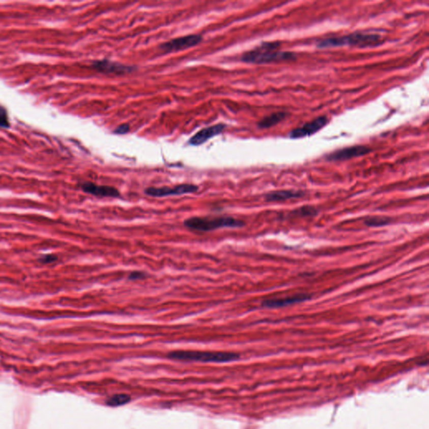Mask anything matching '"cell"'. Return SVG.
Returning <instances> with one entry per match:
<instances>
[{"instance_id":"3","label":"cell","mask_w":429,"mask_h":429,"mask_svg":"<svg viewBox=\"0 0 429 429\" xmlns=\"http://www.w3.org/2000/svg\"><path fill=\"white\" fill-rule=\"evenodd\" d=\"M185 227L198 232H211L221 228H239L244 221L231 216H194L184 221Z\"/></svg>"},{"instance_id":"11","label":"cell","mask_w":429,"mask_h":429,"mask_svg":"<svg viewBox=\"0 0 429 429\" xmlns=\"http://www.w3.org/2000/svg\"><path fill=\"white\" fill-rule=\"evenodd\" d=\"M226 125L224 124H215L207 128H203L197 132L192 138L189 140V145L193 146H199L207 142L209 139L218 136L225 130Z\"/></svg>"},{"instance_id":"12","label":"cell","mask_w":429,"mask_h":429,"mask_svg":"<svg viewBox=\"0 0 429 429\" xmlns=\"http://www.w3.org/2000/svg\"><path fill=\"white\" fill-rule=\"evenodd\" d=\"M81 189L84 192L93 194L94 196L109 198H118L120 196L119 190L107 185H98L94 183L84 182L81 185Z\"/></svg>"},{"instance_id":"7","label":"cell","mask_w":429,"mask_h":429,"mask_svg":"<svg viewBox=\"0 0 429 429\" xmlns=\"http://www.w3.org/2000/svg\"><path fill=\"white\" fill-rule=\"evenodd\" d=\"M199 190V186L193 184H181L175 187H149L145 190V194L152 197H166L170 195L191 194Z\"/></svg>"},{"instance_id":"17","label":"cell","mask_w":429,"mask_h":429,"mask_svg":"<svg viewBox=\"0 0 429 429\" xmlns=\"http://www.w3.org/2000/svg\"><path fill=\"white\" fill-rule=\"evenodd\" d=\"M294 211L300 216H314L318 213V211L313 207H304Z\"/></svg>"},{"instance_id":"18","label":"cell","mask_w":429,"mask_h":429,"mask_svg":"<svg viewBox=\"0 0 429 429\" xmlns=\"http://www.w3.org/2000/svg\"><path fill=\"white\" fill-rule=\"evenodd\" d=\"M10 121L8 117L7 111L3 107H0V127L4 128H10Z\"/></svg>"},{"instance_id":"1","label":"cell","mask_w":429,"mask_h":429,"mask_svg":"<svg viewBox=\"0 0 429 429\" xmlns=\"http://www.w3.org/2000/svg\"><path fill=\"white\" fill-rule=\"evenodd\" d=\"M280 45L279 41L263 42L252 50L245 52L241 57V61L248 64L263 65L297 59L296 53L277 50Z\"/></svg>"},{"instance_id":"13","label":"cell","mask_w":429,"mask_h":429,"mask_svg":"<svg viewBox=\"0 0 429 429\" xmlns=\"http://www.w3.org/2000/svg\"><path fill=\"white\" fill-rule=\"evenodd\" d=\"M305 194L301 190H277L266 194L265 199L268 202H285L288 199H299Z\"/></svg>"},{"instance_id":"15","label":"cell","mask_w":429,"mask_h":429,"mask_svg":"<svg viewBox=\"0 0 429 429\" xmlns=\"http://www.w3.org/2000/svg\"><path fill=\"white\" fill-rule=\"evenodd\" d=\"M390 222H391V219L388 218V217H382V216L370 217L365 221V225H368V226H371V227L383 226V225H388Z\"/></svg>"},{"instance_id":"5","label":"cell","mask_w":429,"mask_h":429,"mask_svg":"<svg viewBox=\"0 0 429 429\" xmlns=\"http://www.w3.org/2000/svg\"><path fill=\"white\" fill-rule=\"evenodd\" d=\"M203 41V36L201 35H188V36H181L178 38L172 39L167 42L162 43L159 45V49L165 53L177 52L181 50H187L190 48L194 47L195 45H199Z\"/></svg>"},{"instance_id":"14","label":"cell","mask_w":429,"mask_h":429,"mask_svg":"<svg viewBox=\"0 0 429 429\" xmlns=\"http://www.w3.org/2000/svg\"><path fill=\"white\" fill-rule=\"evenodd\" d=\"M288 116H289V113L285 112V111H278V112L271 114L269 116L263 118L261 121H259L258 127L260 129H267V128H272L273 126L277 125L279 123L283 121Z\"/></svg>"},{"instance_id":"9","label":"cell","mask_w":429,"mask_h":429,"mask_svg":"<svg viewBox=\"0 0 429 429\" xmlns=\"http://www.w3.org/2000/svg\"><path fill=\"white\" fill-rule=\"evenodd\" d=\"M329 119L326 116L318 117L313 119V121L306 123L300 128H295L290 133V138L297 139V138H305L308 136H312L318 133L324 127L327 125Z\"/></svg>"},{"instance_id":"10","label":"cell","mask_w":429,"mask_h":429,"mask_svg":"<svg viewBox=\"0 0 429 429\" xmlns=\"http://www.w3.org/2000/svg\"><path fill=\"white\" fill-rule=\"evenodd\" d=\"M311 299V295L308 294H298L291 296L279 298V299H266L262 303V307L267 308H278L300 304L303 302Z\"/></svg>"},{"instance_id":"2","label":"cell","mask_w":429,"mask_h":429,"mask_svg":"<svg viewBox=\"0 0 429 429\" xmlns=\"http://www.w3.org/2000/svg\"><path fill=\"white\" fill-rule=\"evenodd\" d=\"M384 43L382 36L378 34L356 33L349 34L347 36H336L324 39L317 43L319 49L354 46L358 48L377 47Z\"/></svg>"},{"instance_id":"19","label":"cell","mask_w":429,"mask_h":429,"mask_svg":"<svg viewBox=\"0 0 429 429\" xmlns=\"http://www.w3.org/2000/svg\"><path fill=\"white\" fill-rule=\"evenodd\" d=\"M57 260H58V256L55 254H45L39 259V261L43 264H50V263H55Z\"/></svg>"},{"instance_id":"4","label":"cell","mask_w":429,"mask_h":429,"mask_svg":"<svg viewBox=\"0 0 429 429\" xmlns=\"http://www.w3.org/2000/svg\"><path fill=\"white\" fill-rule=\"evenodd\" d=\"M168 358L179 360H191L202 362H229L239 358L237 354L230 352H211V351H177L168 355Z\"/></svg>"},{"instance_id":"16","label":"cell","mask_w":429,"mask_h":429,"mask_svg":"<svg viewBox=\"0 0 429 429\" xmlns=\"http://www.w3.org/2000/svg\"><path fill=\"white\" fill-rule=\"evenodd\" d=\"M130 397L128 395H115L110 397L107 403L110 406H120L128 403Z\"/></svg>"},{"instance_id":"8","label":"cell","mask_w":429,"mask_h":429,"mask_svg":"<svg viewBox=\"0 0 429 429\" xmlns=\"http://www.w3.org/2000/svg\"><path fill=\"white\" fill-rule=\"evenodd\" d=\"M371 151L373 150L370 148L365 145H355L330 153L325 156V159L330 162L346 161L353 158L364 156L370 154Z\"/></svg>"},{"instance_id":"20","label":"cell","mask_w":429,"mask_h":429,"mask_svg":"<svg viewBox=\"0 0 429 429\" xmlns=\"http://www.w3.org/2000/svg\"><path fill=\"white\" fill-rule=\"evenodd\" d=\"M130 131V126L128 124H123L117 127L115 130L113 131L114 133L119 134V135H124L126 133H128Z\"/></svg>"},{"instance_id":"6","label":"cell","mask_w":429,"mask_h":429,"mask_svg":"<svg viewBox=\"0 0 429 429\" xmlns=\"http://www.w3.org/2000/svg\"><path fill=\"white\" fill-rule=\"evenodd\" d=\"M92 68L105 75H118V76L132 73L138 69L137 67H134V66L123 64L120 62H112L107 59L96 61L92 64Z\"/></svg>"},{"instance_id":"21","label":"cell","mask_w":429,"mask_h":429,"mask_svg":"<svg viewBox=\"0 0 429 429\" xmlns=\"http://www.w3.org/2000/svg\"><path fill=\"white\" fill-rule=\"evenodd\" d=\"M146 277V273H142V272H133V273H131L128 276V279L129 280H139V279H144Z\"/></svg>"}]
</instances>
